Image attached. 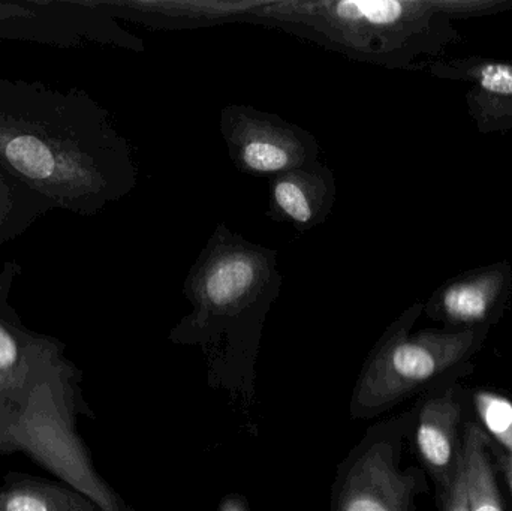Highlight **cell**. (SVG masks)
<instances>
[{
  "label": "cell",
  "mask_w": 512,
  "mask_h": 511,
  "mask_svg": "<svg viewBox=\"0 0 512 511\" xmlns=\"http://www.w3.org/2000/svg\"><path fill=\"white\" fill-rule=\"evenodd\" d=\"M459 419L460 407L451 393L429 399L418 414L415 429L418 455L439 476L448 474L453 464Z\"/></svg>",
  "instance_id": "cell-12"
},
{
  "label": "cell",
  "mask_w": 512,
  "mask_h": 511,
  "mask_svg": "<svg viewBox=\"0 0 512 511\" xmlns=\"http://www.w3.org/2000/svg\"><path fill=\"white\" fill-rule=\"evenodd\" d=\"M222 138L237 170L277 176L318 161L319 144L306 129L251 105L221 111Z\"/></svg>",
  "instance_id": "cell-7"
},
{
  "label": "cell",
  "mask_w": 512,
  "mask_h": 511,
  "mask_svg": "<svg viewBox=\"0 0 512 511\" xmlns=\"http://www.w3.org/2000/svg\"><path fill=\"white\" fill-rule=\"evenodd\" d=\"M0 41L77 48L86 42L141 51L143 41L93 0L0 2Z\"/></svg>",
  "instance_id": "cell-6"
},
{
  "label": "cell",
  "mask_w": 512,
  "mask_h": 511,
  "mask_svg": "<svg viewBox=\"0 0 512 511\" xmlns=\"http://www.w3.org/2000/svg\"><path fill=\"white\" fill-rule=\"evenodd\" d=\"M474 401L481 423L512 455V402L490 392L475 393Z\"/></svg>",
  "instance_id": "cell-16"
},
{
  "label": "cell",
  "mask_w": 512,
  "mask_h": 511,
  "mask_svg": "<svg viewBox=\"0 0 512 511\" xmlns=\"http://www.w3.org/2000/svg\"><path fill=\"white\" fill-rule=\"evenodd\" d=\"M400 437L388 423L367 429L337 465L330 511H412L423 480L399 468Z\"/></svg>",
  "instance_id": "cell-5"
},
{
  "label": "cell",
  "mask_w": 512,
  "mask_h": 511,
  "mask_svg": "<svg viewBox=\"0 0 512 511\" xmlns=\"http://www.w3.org/2000/svg\"><path fill=\"white\" fill-rule=\"evenodd\" d=\"M95 5L111 17L138 21L146 26L188 27L201 24L222 23V21L240 20L251 17L258 2H185L156 3L134 2V0H93Z\"/></svg>",
  "instance_id": "cell-10"
},
{
  "label": "cell",
  "mask_w": 512,
  "mask_h": 511,
  "mask_svg": "<svg viewBox=\"0 0 512 511\" xmlns=\"http://www.w3.org/2000/svg\"><path fill=\"white\" fill-rule=\"evenodd\" d=\"M53 203L0 165V246L26 233Z\"/></svg>",
  "instance_id": "cell-14"
},
{
  "label": "cell",
  "mask_w": 512,
  "mask_h": 511,
  "mask_svg": "<svg viewBox=\"0 0 512 511\" xmlns=\"http://www.w3.org/2000/svg\"><path fill=\"white\" fill-rule=\"evenodd\" d=\"M280 290L277 251L218 225L183 285L191 312L168 341L200 348L209 386L254 404L262 330Z\"/></svg>",
  "instance_id": "cell-2"
},
{
  "label": "cell",
  "mask_w": 512,
  "mask_h": 511,
  "mask_svg": "<svg viewBox=\"0 0 512 511\" xmlns=\"http://www.w3.org/2000/svg\"><path fill=\"white\" fill-rule=\"evenodd\" d=\"M435 12H441L435 2H258L249 21L279 27L361 62L388 65L412 47Z\"/></svg>",
  "instance_id": "cell-3"
},
{
  "label": "cell",
  "mask_w": 512,
  "mask_h": 511,
  "mask_svg": "<svg viewBox=\"0 0 512 511\" xmlns=\"http://www.w3.org/2000/svg\"><path fill=\"white\" fill-rule=\"evenodd\" d=\"M415 311L387 330L367 357L352 389L349 414L369 420L453 368L475 341L474 332L408 333Z\"/></svg>",
  "instance_id": "cell-4"
},
{
  "label": "cell",
  "mask_w": 512,
  "mask_h": 511,
  "mask_svg": "<svg viewBox=\"0 0 512 511\" xmlns=\"http://www.w3.org/2000/svg\"><path fill=\"white\" fill-rule=\"evenodd\" d=\"M0 511H104L68 483L26 473H6L0 485Z\"/></svg>",
  "instance_id": "cell-11"
},
{
  "label": "cell",
  "mask_w": 512,
  "mask_h": 511,
  "mask_svg": "<svg viewBox=\"0 0 512 511\" xmlns=\"http://www.w3.org/2000/svg\"><path fill=\"white\" fill-rule=\"evenodd\" d=\"M502 285L504 275L501 272H487L457 281L442 293V312L456 323L483 321L498 300Z\"/></svg>",
  "instance_id": "cell-15"
},
{
  "label": "cell",
  "mask_w": 512,
  "mask_h": 511,
  "mask_svg": "<svg viewBox=\"0 0 512 511\" xmlns=\"http://www.w3.org/2000/svg\"><path fill=\"white\" fill-rule=\"evenodd\" d=\"M460 465L465 474L469 511H504L486 435L477 425L466 429Z\"/></svg>",
  "instance_id": "cell-13"
},
{
  "label": "cell",
  "mask_w": 512,
  "mask_h": 511,
  "mask_svg": "<svg viewBox=\"0 0 512 511\" xmlns=\"http://www.w3.org/2000/svg\"><path fill=\"white\" fill-rule=\"evenodd\" d=\"M505 477H507L508 488H510L512 495V455H507L504 458Z\"/></svg>",
  "instance_id": "cell-21"
},
{
  "label": "cell",
  "mask_w": 512,
  "mask_h": 511,
  "mask_svg": "<svg viewBox=\"0 0 512 511\" xmlns=\"http://www.w3.org/2000/svg\"><path fill=\"white\" fill-rule=\"evenodd\" d=\"M21 273L15 260L0 266V405L14 416L35 387L66 362L65 345L27 329L12 308V287Z\"/></svg>",
  "instance_id": "cell-8"
},
{
  "label": "cell",
  "mask_w": 512,
  "mask_h": 511,
  "mask_svg": "<svg viewBox=\"0 0 512 511\" xmlns=\"http://www.w3.org/2000/svg\"><path fill=\"white\" fill-rule=\"evenodd\" d=\"M444 511H469L468 495H466L465 474L459 464L453 482L445 497Z\"/></svg>",
  "instance_id": "cell-18"
},
{
  "label": "cell",
  "mask_w": 512,
  "mask_h": 511,
  "mask_svg": "<svg viewBox=\"0 0 512 511\" xmlns=\"http://www.w3.org/2000/svg\"><path fill=\"white\" fill-rule=\"evenodd\" d=\"M0 165L54 209L95 216L134 191L131 146L81 89L0 78Z\"/></svg>",
  "instance_id": "cell-1"
},
{
  "label": "cell",
  "mask_w": 512,
  "mask_h": 511,
  "mask_svg": "<svg viewBox=\"0 0 512 511\" xmlns=\"http://www.w3.org/2000/svg\"><path fill=\"white\" fill-rule=\"evenodd\" d=\"M474 77L480 96L501 101L512 99V66L505 63H480L469 71Z\"/></svg>",
  "instance_id": "cell-17"
},
{
  "label": "cell",
  "mask_w": 512,
  "mask_h": 511,
  "mask_svg": "<svg viewBox=\"0 0 512 511\" xmlns=\"http://www.w3.org/2000/svg\"><path fill=\"white\" fill-rule=\"evenodd\" d=\"M14 414L0 405V450L9 449L8 429L11 426Z\"/></svg>",
  "instance_id": "cell-20"
},
{
  "label": "cell",
  "mask_w": 512,
  "mask_h": 511,
  "mask_svg": "<svg viewBox=\"0 0 512 511\" xmlns=\"http://www.w3.org/2000/svg\"><path fill=\"white\" fill-rule=\"evenodd\" d=\"M333 171L316 161L277 174L270 183V216L298 230H310L327 221L336 201Z\"/></svg>",
  "instance_id": "cell-9"
},
{
  "label": "cell",
  "mask_w": 512,
  "mask_h": 511,
  "mask_svg": "<svg viewBox=\"0 0 512 511\" xmlns=\"http://www.w3.org/2000/svg\"><path fill=\"white\" fill-rule=\"evenodd\" d=\"M218 511H251L248 498L240 494H230L221 501Z\"/></svg>",
  "instance_id": "cell-19"
}]
</instances>
